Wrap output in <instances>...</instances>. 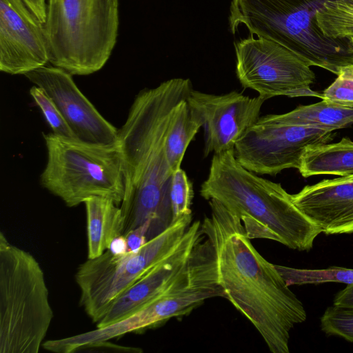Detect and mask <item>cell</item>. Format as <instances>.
<instances>
[{"instance_id":"7c38bea8","label":"cell","mask_w":353,"mask_h":353,"mask_svg":"<svg viewBox=\"0 0 353 353\" xmlns=\"http://www.w3.org/2000/svg\"><path fill=\"white\" fill-rule=\"evenodd\" d=\"M48 62L44 24L23 0H0V70L25 75Z\"/></svg>"},{"instance_id":"8fae6325","label":"cell","mask_w":353,"mask_h":353,"mask_svg":"<svg viewBox=\"0 0 353 353\" xmlns=\"http://www.w3.org/2000/svg\"><path fill=\"white\" fill-rule=\"evenodd\" d=\"M204 128L205 156L234 149L237 141L259 119L265 101L236 91L214 94L192 90L187 99Z\"/></svg>"},{"instance_id":"52a82bcc","label":"cell","mask_w":353,"mask_h":353,"mask_svg":"<svg viewBox=\"0 0 353 353\" xmlns=\"http://www.w3.org/2000/svg\"><path fill=\"white\" fill-rule=\"evenodd\" d=\"M53 312L36 259L0 234V353H37Z\"/></svg>"},{"instance_id":"e0dca14e","label":"cell","mask_w":353,"mask_h":353,"mask_svg":"<svg viewBox=\"0 0 353 353\" xmlns=\"http://www.w3.org/2000/svg\"><path fill=\"white\" fill-rule=\"evenodd\" d=\"M299 170L304 177L323 174L353 176V141L343 137L337 143L307 148Z\"/></svg>"},{"instance_id":"d6986e66","label":"cell","mask_w":353,"mask_h":353,"mask_svg":"<svg viewBox=\"0 0 353 353\" xmlns=\"http://www.w3.org/2000/svg\"><path fill=\"white\" fill-rule=\"evenodd\" d=\"M187 99L174 108L166 137L167 159L174 172L181 168L187 148L202 127L201 121L191 112Z\"/></svg>"},{"instance_id":"d4e9b609","label":"cell","mask_w":353,"mask_h":353,"mask_svg":"<svg viewBox=\"0 0 353 353\" xmlns=\"http://www.w3.org/2000/svg\"><path fill=\"white\" fill-rule=\"evenodd\" d=\"M322 99L340 105L353 108V72L344 68L334 81L321 94Z\"/></svg>"},{"instance_id":"484cf974","label":"cell","mask_w":353,"mask_h":353,"mask_svg":"<svg viewBox=\"0 0 353 353\" xmlns=\"http://www.w3.org/2000/svg\"><path fill=\"white\" fill-rule=\"evenodd\" d=\"M150 225L151 221H148L123 235L127 242L128 251L138 250L148 241Z\"/></svg>"},{"instance_id":"4fadbf2b","label":"cell","mask_w":353,"mask_h":353,"mask_svg":"<svg viewBox=\"0 0 353 353\" xmlns=\"http://www.w3.org/2000/svg\"><path fill=\"white\" fill-rule=\"evenodd\" d=\"M24 76L52 99L78 139L101 143L119 141V130L81 92L71 74L55 66L44 65Z\"/></svg>"},{"instance_id":"603a6c76","label":"cell","mask_w":353,"mask_h":353,"mask_svg":"<svg viewBox=\"0 0 353 353\" xmlns=\"http://www.w3.org/2000/svg\"><path fill=\"white\" fill-rule=\"evenodd\" d=\"M321 329L327 335H335L353 343V308L332 305L321 317Z\"/></svg>"},{"instance_id":"f546056e","label":"cell","mask_w":353,"mask_h":353,"mask_svg":"<svg viewBox=\"0 0 353 353\" xmlns=\"http://www.w3.org/2000/svg\"><path fill=\"white\" fill-rule=\"evenodd\" d=\"M350 69L352 70V71L353 72V66H350Z\"/></svg>"},{"instance_id":"8992f818","label":"cell","mask_w":353,"mask_h":353,"mask_svg":"<svg viewBox=\"0 0 353 353\" xmlns=\"http://www.w3.org/2000/svg\"><path fill=\"white\" fill-rule=\"evenodd\" d=\"M118 0H47L50 63L72 75L100 70L116 45Z\"/></svg>"},{"instance_id":"7a4b0ae2","label":"cell","mask_w":353,"mask_h":353,"mask_svg":"<svg viewBox=\"0 0 353 353\" xmlns=\"http://www.w3.org/2000/svg\"><path fill=\"white\" fill-rule=\"evenodd\" d=\"M192 90L190 79L175 78L141 91L119 130L125 165L121 204L123 235L151 221L150 240L172 223L170 191L174 172L167 159L165 141L174 108Z\"/></svg>"},{"instance_id":"30bf717a","label":"cell","mask_w":353,"mask_h":353,"mask_svg":"<svg viewBox=\"0 0 353 353\" xmlns=\"http://www.w3.org/2000/svg\"><path fill=\"white\" fill-rule=\"evenodd\" d=\"M334 131L288 123L275 114L259 117L237 141L234 154L247 170L259 174L275 175L288 168L299 170L306 149L328 143Z\"/></svg>"},{"instance_id":"7402d4cb","label":"cell","mask_w":353,"mask_h":353,"mask_svg":"<svg viewBox=\"0 0 353 353\" xmlns=\"http://www.w3.org/2000/svg\"><path fill=\"white\" fill-rule=\"evenodd\" d=\"M30 94L41 110L52 133L64 137L77 138L52 99L45 90L34 85L30 89Z\"/></svg>"},{"instance_id":"ffe728a7","label":"cell","mask_w":353,"mask_h":353,"mask_svg":"<svg viewBox=\"0 0 353 353\" xmlns=\"http://www.w3.org/2000/svg\"><path fill=\"white\" fill-rule=\"evenodd\" d=\"M317 25L324 36L348 40L353 49V12L341 0L325 1L316 13Z\"/></svg>"},{"instance_id":"cb8c5ba5","label":"cell","mask_w":353,"mask_h":353,"mask_svg":"<svg viewBox=\"0 0 353 353\" xmlns=\"http://www.w3.org/2000/svg\"><path fill=\"white\" fill-rule=\"evenodd\" d=\"M192 183L185 172L179 168L174 172L171 185L172 223L184 216L192 214Z\"/></svg>"},{"instance_id":"5bb4252c","label":"cell","mask_w":353,"mask_h":353,"mask_svg":"<svg viewBox=\"0 0 353 353\" xmlns=\"http://www.w3.org/2000/svg\"><path fill=\"white\" fill-rule=\"evenodd\" d=\"M201 225L199 221L191 223L175 248L111 303L97 327L110 325L134 313L157 296L185 266L202 234Z\"/></svg>"},{"instance_id":"277c9868","label":"cell","mask_w":353,"mask_h":353,"mask_svg":"<svg viewBox=\"0 0 353 353\" xmlns=\"http://www.w3.org/2000/svg\"><path fill=\"white\" fill-rule=\"evenodd\" d=\"M328 0H232L230 23L290 50L308 65L336 75L353 66V49L347 39L327 37L317 25L316 13Z\"/></svg>"},{"instance_id":"9a60e30c","label":"cell","mask_w":353,"mask_h":353,"mask_svg":"<svg viewBox=\"0 0 353 353\" xmlns=\"http://www.w3.org/2000/svg\"><path fill=\"white\" fill-rule=\"evenodd\" d=\"M295 205L326 234L353 233V176L323 180L292 194Z\"/></svg>"},{"instance_id":"ba28073f","label":"cell","mask_w":353,"mask_h":353,"mask_svg":"<svg viewBox=\"0 0 353 353\" xmlns=\"http://www.w3.org/2000/svg\"><path fill=\"white\" fill-rule=\"evenodd\" d=\"M192 219V214L177 219L138 250L120 254L107 250L78 267L75 280L81 292L80 305L94 323L100 321L123 291L175 248Z\"/></svg>"},{"instance_id":"83f0119b","label":"cell","mask_w":353,"mask_h":353,"mask_svg":"<svg viewBox=\"0 0 353 353\" xmlns=\"http://www.w3.org/2000/svg\"><path fill=\"white\" fill-rule=\"evenodd\" d=\"M29 8L44 23L46 19L47 0H23Z\"/></svg>"},{"instance_id":"4316f807","label":"cell","mask_w":353,"mask_h":353,"mask_svg":"<svg viewBox=\"0 0 353 353\" xmlns=\"http://www.w3.org/2000/svg\"><path fill=\"white\" fill-rule=\"evenodd\" d=\"M333 305L353 308V284H349L334 296Z\"/></svg>"},{"instance_id":"3957f363","label":"cell","mask_w":353,"mask_h":353,"mask_svg":"<svg viewBox=\"0 0 353 353\" xmlns=\"http://www.w3.org/2000/svg\"><path fill=\"white\" fill-rule=\"evenodd\" d=\"M241 221L251 240L267 239L292 250L309 251L321 230L294 203L281 185L261 178L236 159L234 149L214 154L200 189Z\"/></svg>"},{"instance_id":"f1b7e54d","label":"cell","mask_w":353,"mask_h":353,"mask_svg":"<svg viewBox=\"0 0 353 353\" xmlns=\"http://www.w3.org/2000/svg\"><path fill=\"white\" fill-rule=\"evenodd\" d=\"M114 254L123 253L128 251L125 238L123 235L116 238L111 243L109 249Z\"/></svg>"},{"instance_id":"5b68a950","label":"cell","mask_w":353,"mask_h":353,"mask_svg":"<svg viewBox=\"0 0 353 353\" xmlns=\"http://www.w3.org/2000/svg\"><path fill=\"white\" fill-rule=\"evenodd\" d=\"M48 159L41 185L75 207L92 196L121 205L125 188V165L119 142L101 143L52 132L43 134Z\"/></svg>"},{"instance_id":"6da1fadb","label":"cell","mask_w":353,"mask_h":353,"mask_svg":"<svg viewBox=\"0 0 353 353\" xmlns=\"http://www.w3.org/2000/svg\"><path fill=\"white\" fill-rule=\"evenodd\" d=\"M210 216L201 225L214 245L219 283L232 305L254 325L272 353H289L290 332L304 322L302 302L275 265L254 248L241 219L210 199Z\"/></svg>"},{"instance_id":"44dd1931","label":"cell","mask_w":353,"mask_h":353,"mask_svg":"<svg viewBox=\"0 0 353 353\" xmlns=\"http://www.w3.org/2000/svg\"><path fill=\"white\" fill-rule=\"evenodd\" d=\"M288 286L328 282L353 284V269L331 266L326 269H298L275 265Z\"/></svg>"},{"instance_id":"9c48e42d","label":"cell","mask_w":353,"mask_h":353,"mask_svg":"<svg viewBox=\"0 0 353 353\" xmlns=\"http://www.w3.org/2000/svg\"><path fill=\"white\" fill-rule=\"evenodd\" d=\"M236 75L244 88L256 91L267 100L322 95L311 89L315 74L294 52L271 39L250 37L235 46Z\"/></svg>"},{"instance_id":"2e32d148","label":"cell","mask_w":353,"mask_h":353,"mask_svg":"<svg viewBox=\"0 0 353 353\" xmlns=\"http://www.w3.org/2000/svg\"><path fill=\"white\" fill-rule=\"evenodd\" d=\"M86 212L88 259H94L109 249L112 242L123 235L125 219L113 200L92 196L84 203Z\"/></svg>"},{"instance_id":"ac0fdd59","label":"cell","mask_w":353,"mask_h":353,"mask_svg":"<svg viewBox=\"0 0 353 353\" xmlns=\"http://www.w3.org/2000/svg\"><path fill=\"white\" fill-rule=\"evenodd\" d=\"M275 116L282 122L332 131L353 124V108L324 99L316 103L299 105L290 112Z\"/></svg>"}]
</instances>
